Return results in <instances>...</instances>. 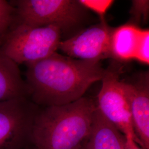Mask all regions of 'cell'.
<instances>
[{
	"label": "cell",
	"mask_w": 149,
	"mask_h": 149,
	"mask_svg": "<svg viewBox=\"0 0 149 149\" xmlns=\"http://www.w3.org/2000/svg\"><path fill=\"white\" fill-rule=\"evenodd\" d=\"M26 65L28 96L35 104L44 107L79 100L91 86L101 81L106 70L100 61L74 59L56 52Z\"/></svg>",
	"instance_id": "obj_1"
},
{
	"label": "cell",
	"mask_w": 149,
	"mask_h": 149,
	"mask_svg": "<svg viewBox=\"0 0 149 149\" xmlns=\"http://www.w3.org/2000/svg\"><path fill=\"white\" fill-rule=\"evenodd\" d=\"M97 104L83 97L65 105L38 110L32 124L29 143L34 149H80L90 133Z\"/></svg>",
	"instance_id": "obj_2"
},
{
	"label": "cell",
	"mask_w": 149,
	"mask_h": 149,
	"mask_svg": "<svg viewBox=\"0 0 149 149\" xmlns=\"http://www.w3.org/2000/svg\"><path fill=\"white\" fill-rule=\"evenodd\" d=\"M61 33L56 26L33 27L16 22L0 38V48L18 65L31 63L56 52Z\"/></svg>",
	"instance_id": "obj_3"
},
{
	"label": "cell",
	"mask_w": 149,
	"mask_h": 149,
	"mask_svg": "<svg viewBox=\"0 0 149 149\" xmlns=\"http://www.w3.org/2000/svg\"><path fill=\"white\" fill-rule=\"evenodd\" d=\"M17 22L33 27L56 26L63 31L79 24L85 7L74 0H18L11 1Z\"/></svg>",
	"instance_id": "obj_4"
},
{
	"label": "cell",
	"mask_w": 149,
	"mask_h": 149,
	"mask_svg": "<svg viewBox=\"0 0 149 149\" xmlns=\"http://www.w3.org/2000/svg\"><path fill=\"white\" fill-rule=\"evenodd\" d=\"M122 67L113 62L105 70L97 106L102 113L125 136H130L138 144L134 131L129 102L122 87Z\"/></svg>",
	"instance_id": "obj_5"
},
{
	"label": "cell",
	"mask_w": 149,
	"mask_h": 149,
	"mask_svg": "<svg viewBox=\"0 0 149 149\" xmlns=\"http://www.w3.org/2000/svg\"><path fill=\"white\" fill-rule=\"evenodd\" d=\"M38 110L27 97L0 102V149L24 148Z\"/></svg>",
	"instance_id": "obj_6"
},
{
	"label": "cell",
	"mask_w": 149,
	"mask_h": 149,
	"mask_svg": "<svg viewBox=\"0 0 149 149\" xmlns=\"http://www.w3.org/2000/svg\"><path fill=\"white\" fill-rule=\"evenodd\" d=\"M113 29L105 19L101 20L99 24L60 41L58 49L72 58L101 62L111 58L110 40Z\"/></svg>",
	"instance_id": "obj_7"
},
{
	"label": "cell",
	"mask_w": 149,
	"mask_h": 149,
	"mask_svg": "<svg viewBox=\"0 0 149 149\" xmlns=\"http://www.w3.org/2000/svg\"><path fill=\"white\" fill-rule=\"evenodd\" d=\"M130 104L134 133L142 149H149V76L139 74L132 82L121 81Z\"/></svg>",
	"instance_id": "obj_8"
},
{
	"label": "cell",
	"mask_w": 149,
	"mask_h": 149,
	"mask_svg": "<svg viewBox=\"0 0 149 149\" xmlns=\"http://www.w3.org/2000/svg\"><path fill=\"white\" fill-rule=\"evenodd\" d=\"M126 136L96 107L86 143L88 149H124Z\"/></svg>",
	"instance_id": "obj_9"
},
{
	"label": "cell",
	"mask_w": 149,
	"mask_h": 149,
	"mask_svg": "<svg viewBox=\"0 0 149 149\" xmlns=\"http://www.w3.org/2000/svg\"><path fill=\"white\" fill-rule=\"evenodd\" d=\"M28 96V88L18 65L0 48V102Z\"/></svg>",
	"instance_id": "obj_10"
},
{
	"label": "cell",
	"mask_w": 149,
	"mask_h": 149,
	"mask_svg": "<svg viewBox=\"0 0 149 149\" xmlns=\"http://www.w3.org/2000/svg\"><path fill=\"white\" fill-rule=\"evenodd\" d=\"M140 29L133 23L113 28L110 40L111 58L119 62L134 60Z\"/></svg>",
	"instance_id": "obj_11"
},
{
	"label": "cell",
	"mask_w": 149,
	"mask_h": 149,
	"mask_svg": "<svg viewBox=\"0 0 149 149\" xmlns=\"http://www.w3.org/2000/svg\"><path fill=\"white\" fill-rule=\"evenodd\" d=\"M17 22L16 9L10 2L0 0V38Z\"/></svg>",
	"instance_id": "obj_12"
},
{
	"label": "cell",
	"mask_w": 149,
	"mask_h": 149,
	"mask_svg": "<svg viewBox=\"0 0 149 149\" xmlns=\"http://www.w3.org/2000/svg\"><path fill=\"white\" fill-rule=\"evenodd\" d=\"M134 60L139 62L149 64V31L141 28L135 49Z\"/></svg>",
	"instance_id": "obj_13"
},
{
	"label": "cell",
	"mask_w": 149,
	"mask_h": 149,
	"mask_svg": "<svg viewBox=\"0 0 149 149\" xmlns=\"http://www.w3.org/2000/svg\"><path fill=\"white\" fill-rule=\"evenodd\" d=\"M149 13V1L148 0H134L130 10L133 21L139 24L146 22Z\"/></svg>",
	"instance_id": "obj_14"
},
{
	"label": "cell",
	"mask_w": 149,
	"mask_h": 149,
	"mask_svg": "<svg viewBox=\"0 0 149 149\" xmlns=\"http://www.w3.org/2000/svg\"><path fill=\"white\" fill-rule=\"evenodd\" d=\"M78 1L86 10H90L97 14L101 17V20L104 19L107 12L114 2L111 0H79Z\"/></svg>",
	"instance_id": "obj_15"
},
{
	"label": "cell",
	"mask_w": 149,
	"mask_h": 149,
	"mask_svg": "<svg viewBox=\"0 0 149 149\" xmlns=\"http://www.w3.org/2000/svg\"><path fill=\"white\" fill-rule=\"evenodd\" d=\"M126 136V143L124 149H142L130 136Z\"/></svg>",
	"instance_id": "obj_16"
},
{
	"label": "cell",
	"mask_w": 149,
	"mask_h": 149,
	"mask_svg": "<svg viewBox=\"0 0 149 149\" xmlns=\"http://www.w3.org/2000/svg\"><path fill=\"white\" fill-rule=\"evenodd\" d=\"M80 149H88V148H87V145L86 144L82 147V148H81Z\"/></svg>",
	"instance_id": "obj_17"
},
{
	"label": "cell",
	"mask_w": 149,
	"mask_h": 149,
	"mask_svg": "<svg viewBox=\"0 0 149 149\" xmlns=\"http://www.w3.org/2000/svg\"><path fill=\"white\" fill-rule=\"evenodd\" d=\"M34 149V148H33V149Z\"/></svg>",
	"instance_id": "obj_18"
}]
</instances>
